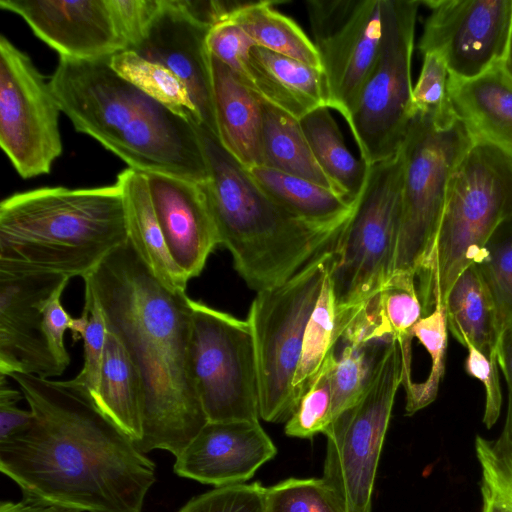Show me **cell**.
<instances>
[{
  "mask_svg": "<svg viewBox=\"0 0 512 512\" xmlns=\"http://www.w3.org/2000/svg\"><path fill=\"white\" fill-rule=\"evenodd\" d=\"M33 414L0 442V471L23 501L76 512H142L156 465L135 441L67 381L9 375Z\"/></svg>",
  "mask_w": 512,
  "mask_h": 512,
  "instance_id": "cell-1",
  "label": "cell"
},
{
  "mask_svg": "<svg viewBox=\"0 0 512 512\" xmlns=\"http://www.w3.org/2000/svg\"><path fill=\"white\" fill-rule=\"evenodd\" d=\"M83 280L141 377L138 448L177 457L207 423L189 366L191 298L159 281L129 240Z\"/></svg>",
  "mask_w": 512,
  "mask_h": 512,
  "instance_id": "cell-2",
  "label": "cell"
},
{
  "mask_svg": "<svg viewBox=\"0 0 512 512\" xmlns=\"http://www.w3.org/2000/svg\"><path fill=\"white\" fill-rule=\"evenodd\" d=\"M109 59L59 57L49 83L76 131L131 169L206 183L209 171L197 126L120 76Z\"/></svg>",
  "mask_w": 512,
  "mask_h": 512,
  "instance_id": "cell-3",
  "label": "cell"
},
{
  "mask_svg": "<svg viewBox=\"0 0 512 512\" xmlns=\"http://www.w3.org/2000/svg\"><path fill=\"white\" fill-rule=\"evenodd\" d=\"M209 178L204 183L220 245L256 292L277 286L332 248L349 218L301 219L278 204L205 127L197 126Z\"/></svg>",
  "mask_w": 512,
  "mask_h": 512,
  "instance_id": "cell-4",
  "label": "cell"
},
{
  "mask_svg": "<svg viewBox=\"0 0 512 512\" xmlns=\"http://www.w3.org/2000/svg\"><path fill=\"white\" fill-rule=\"evenodd\" d=\"M128 241L120 187H46L0 204V271L11 274H90Z\"/></svg>",
  "mask_w": 512,
  "mask_h": 512,
  "instance_id": "cell-5",
  "label": "cell"
},
{
  "mask_svg": "<svg viewBox=\"0 0 512 512\" xmlns=\"http://www.w3.org/2000/svg\"><path fill=\"white\" fill-rule=\"evenodd\" d=\"M512 219V156L476 140L454 169L433 247L416 274L423 316L474 264L495 229Z\"/></svg>",
  "mask_w": 512,
  "mask_h": 512,
  "instance_id": "cell-6",
  "label": "cell"
},
{
  "mask_svg": "<svg viewBox=\"0 0 512 512\" xmlns=\"http://www.w3.org/2000/svg\"><path fill=\"white\" fill-rule=\"evenodd\" d=\"M402 157L370 165L334 247L330 279L338 341L395 270L401 221Z\"/></svg>",
  "mask_w": 512,
  "mask_h": 512,
  "instance_id": "cell-7",
  "label": "cell"
},
{
  "mask_svg": "<svg viewBox=\"0 0 512 512\" xmlns=\"http://www.w3.org/2000/svg\"><path fill=\"white\" fill-rule=\"evenodd\" d=\"M475 141L454 115L415 113L399 149L402 157L401 221L395 272L417 274L435 242L450 177Z\"/></svg>",
  "mask_w": 512,
  "mask_h": 512,
  "instance_id": "cell-8",
  "label": "cell"
},
{
  "mask_svg": "<svg viewBox=\"0 0 512 512\" xmlns=\"http://www.w3.org/2000/svg\"><path fill=\"white\" fill-rule=\"evenodd\" d=\"M335 245L283 283L257 292L250 305L246 320L254 340L259 410L264 421H287L297 408L292 380L308 320L334 260Z\"/></svg>",
  "mask_w": 512,
  "mask_h": 512,
  "instance_id": "cell-9",
  "label": "cell"
},
{
  "mask_svg": "<svg viewBox=\"0 0 512 512\" xmlns=\"http://www.w3.org/2000/svg\"><path fill=\"white\" fill-rule=\"evenodd\" d=\"M421 1L382 0V36L375 63L347 124L367 165L396 155L413 117L411 65Z\"/></svg>",
  "mask_w": 512,
  "mask_h": 512,
  "instance_id": "cell-10",
  "label": "cell"
},
{
  "mask_svg": "<svg viewBox=\"0 0 512 512\" xmlns=\"http://www.w3.org/2000/svg\"><path fill=\"white\" fill-rule=\"evenodd\" d=\"M400 385L401 352L398 343L391 341L381 347L362 397L323 433L327 449L322 478L346 512H371L377 467Z\"/></svg>",
  "mask_w": 512,
  "mask_h": 512,
  "instance_id": "cell-11",
  "label": "cell"
},
{
  "mask_svg": "<svg viewBox=\"0 0 512 512\" xmlns=\"http://www.w3.org/2000/svg\"><path fill=\"white\" fill-rule=\"evenodd\" d=\"M189 366L207 422L259 420V378L247 320L191 299Z\"/></svg>",
  "mask_w": 512,
  "mask_h": 512,
  "instance_id": "cell-12",
  "label": "cell"
},
{
  "mask_svg": "<svg viewBox=\"0 0 512 512\" xmlns=\"http://www.w3.org/2000/svg\"><path fill=\"white\" fill-rule=\"evenodd\" d=\"M61 109L30 57L0 37V145L24 179L51 171L62 154Z\"/></svg>",
  "mask_w": 512,
  "mask_h": 512,
  "instance_id": "cell-13",
  "label": "cell"
},
{
  "mask_svg": "<svg viewBox=\"0 0 512 512\" xmlns=\"http://www.w3.org/2000/svg\"><path fill=\"white\" fill-rule=\"evenodd\" d=\"M305 5L330 109L347 122L378 55L382 0H308Z\"/></svg>",
  "mask_w": 512,
  "mask_h": 512,
  "instance_id": "cell-14",
  "label": "cell"
},
{
  "mask_svg": "<svg viewBox=\"0 0 512 512\" xmlns=\"http://www.w3.org/2000/svg\"><path fill=\"white\" fill-rule=\"evenodd\" d=\"M430 13L418 43L421 54L433 52L450 76L478 77L500 65L512 23V0L421 1Z\"/></svg>",
  "mask_w": 512,
  "mask_h": 512,
  "instance_id": "cell-15",
  "label": "cell"
},
{
  "mask_svg": "<svg viewBox=\"0 0 512 512\" xmlns=\"http://www.w3.org/2000/svg\"><path fill=\"white\" fill-rule=\"evenodd\" d=\"M69 280L52 273L0 271V375L22 372L49 379L64 372L47 345L43 311Z\"/></svg>",
  "mask_w": 512,
  "mask_h": 512,
  "instance_id": "cell-16",
  "label": "cell"
},
{
  "mask_svg": "<svg viewBox=\"0 0 512 512\" xmlns=\"http://www.w3.org/2000/svg\"><path fill=\"white\" fill-rule=\"evenodd\" d=\"M210 28L190 13L184 0H162L144 38L131 50L176 77L189 92L200 126L216 135L211 56L206 43Z\"/></svg>",
  "mask_w": 512,
  "mask_h": 512,
  "instance_id": "cell-17",
  "label": "cell"
},
{
  "mask_svg": "<svg viewBox=\"0 0 512 512\" xmlns=\"http://www.w3.org/2000/svg\"><path fill=\"white\" fill-rule=\"evenodd\" d=\"M0 6L19 15L60 57L98 60L128 49L108 0H0Z\"/></svg>",
  "mask_w": 512,
  "mask_h": 512,
  "instance_id": "cell-18",
  "label": "cell"
},
{
  "mask_svg": "<svg viewBox=\"0 0 512 512\" xmlns=\"http://www.w3.org/2000/svg\"><path fill=\"white\" fill-rule=\"evenodd\" d=\"M276 454L259 420L207 422L175 457L173 471L214 487L241 484Z\"/></svg>",
  "mask_w": 512,
  "mask_h": 512,
  "instance_id": "cell-19",
  "label": "cell"
},
{
  "mask_svg": "<svg viewBox=\"0 0 512 512\" xmlns=\"http://www.w3.org/2000/svg\"><path fill=\"white\" fill-rule=\"evenodd\" d=\"M145 175L174 262L188 280L198 277L209 255L220 245L204 183L163 174Z\"/></svg>",
  "mask_w": 512,
  "mask_h": 512,
  "instance_id": "cell-20",
  "label": "cell"
},
{
  "mask_svg": "<svg viewBox=\"0 0 512 512\" xmlns=\"http://www.w3.org/2000/svg\"><path fill=\"white\" fill-rule=\"evenodd\" d=\"M423 316L416 274L395 272L365 310L343 333L344 345L365 347L374 342L396 341L402 360V385L412 380V329Z\"/></svg>",
  "mask_w": 512,
  "mask_h": 512,
  "instance_id": "cell-21",
  "label": "cell"
},
{
  "mask_svg": "<svg viewBox=\"0 0 512 512\" xmlns=\"http://www.w3.org/2000/svg\"><path fill=\"white\" fill-rule=\"evenodd\" d=\"M243 84L299 120L318 108L330 109L321 69L259 46L251 50Z\"/></svg>",
  "mask_w": 512,
  "mask_h": 512,
  "instance_id": "cell-22",
  "label": "cell"
},
{
  "mask_svg": "<svg viewBox=\"0 0 512 512\" xmlns=\"http://www.w3.org/2000/svg\"><path fill=\"white\" fill-rule=\"evenodd\" d=\"M211 56L216 137L245 169L264 166L259 97Z\"/></svg>",
  "mask_w": 512,
  "mask_h": 512,
  "instance_id": "cell-23",
  "label": "cell"
},
{
  "mask_svg": "<svg viewBox=\"0 0 512 512\" xmlns=\"http://www.w3.org/2000/svg\"><path fill=\"white\" fill-rule=\"evenodd\" d=\"M449 95L456 115L474 139L512 156V80L500 65L469 80L450 76Z\"/></svg>",
  "mask_w": 512,
  "mask_h": 512,
  "instance_id": "cell-24",
  "label": "cell"
},
{
  "mask_svg": "<svg viewBox=\"0 0 512 512\" xmlns=\"http://www.w3.org/2000/svg\"><path fill=\"white\" fill-rule=\"evenodd\" d=\"M125 203L128 240L155 277L165 286L185 291L188 279L174 262L151 201L147 176L127 168L118 174Z\"/></svg>",
  "mask_w": 512,
  "mask_h": 512,
  "instance_id": "cell-25",
  "label": "cell"
},
{
  "mask_svg": "<svg viewBox=\"0 0 512 512\" xmlns=\"http://www.w3.org/2000/svg\"><path fill=\"white\" fill-rule=\"evenodd\" d=\"M444 308L447 327L457 341L475 347L498 365L501 330L494 303L475 264L455 280Z\"/></svg>",
  "mask_w": 512,
  "mask_h": 512,
  "instance_id": "cell-26",
  "label": "cell"
},
{
  "mask_svg": "<svg viewBox=\"0 0 512 512\" xmlns=\"http://www.w3.org/2000/svg\"><path fill=\"white\" fill-rule=\"evenodd\" d=\"M142 399L139 371L119 338L108 330L93 403L137 444L143 434Z\"/></svg>",
  "mask_w": 512,
  "mask_h": 512,
  "instance_id": "cell-27",
  "label": "cell"
},
{
  "mask_svg": "<svg viewBox=\"0 0 512 512\" xmlns=\"http://www.w3.org/2000/svg\"><path fill=\"white\" fill-rule=\"evenodd\" d=\"M260 103L264 166L336 191L317 163L299 119L262 99Z\"/></svg>",
  "mask_w": 512,
  "mask_h": 512,
  "instance_id": "cell-28",
  "label": "cell"
},
{
  "mask_svg": "<svg viewBox=\"0 0 512 512\" xmlns=\"http://www.w3.org/2000/svg\"><path fill=\"white\" fill-rule=\"evenodd\" d=\"M299 121L317 163L333 188L354 202L369 165L349 151L329 108H318Z\"/></svg>",
  "mask_w": 512,
  "mask_h": 512,
  "instance_id": "cell-29",
  "label": "cell"
},
{
  "mask_svg": "<svg viewBox=\"0 0 512 512\" xmlns=\"http://www.w3.org/2000/svg\"><path fill=\"white\" fill-rule=\"evenodd\" d=\"M257 183L283 208L311 222H333L351 216L354 202L309 180L266 166L248 170Z\"/></svg>",
  "mask_w": 512,
  "mask_h": 512,
  "instance_id": "cell-30",
  "label": "cell"
},
{
  "mask_svg": "<svg viewBox=\"0 0 512 512\" xmlns=\"http://www.w3.org/2000/svg\"><path fill=\"white\" fill-rule=\"evenodd\" d=\"M231 16L256 46L322 70L312 39L293 19L274 8V2H242Z\"/></svg>",
  "mask_w": 512,
  "mask_h": 512,
  "instance_id": "cell-31",
  "label": "cell"
},
{
  "mask_svg": "<svg viewBox=\"0 0 512 512\" xmlns=\"http://www.w3.org/2000/svg\"><path fill=\"white\" fill-rule=\"evenodd\" d=\"M330 269L325 276L320 295L308 320L300 359L292 380L294 395L298 403L323 368L326 360L335 353V346L338 342Z\"/></svg>",
  "mask_w": 512,
  "mask_h": 512,
  "instance_id": "cell-32",
  "label": "cell"
},
{
  "mask_svg": "<svg viewBox=\"0 0 512 512\" xmlns=\"http://www.w3.org/2000/svg\"><path fill=\"white\" fill-rule=\"evenodd\" d=\"M110 66L123 78L196 126L200 121L185 86L161 65L131 49L110 57Z\"/></svg>",
  "mask_w": 512,
  "mask_h": 512,
  "instance_id": "cell-33",
  "label": "cell"
},
{
  "mask_svg": "<svg viewBox=\"0 0 512 512\" xmlns=\"http://www.w3.org/2000/svg\"><path fill=\"white\" fill-rule=\"evenodd\" d=\"M474 264L492 298L502 333L512 325V219L495 229Z\"/></svg>",
  "mask_w": 512,
  "mask_h": 512,
  "instance_id": "cell-34",
  "label": "cell"
},
{
  "mask_svg": "<svg viewBox=\"0 0 512 512\" xmlns=\"http://www.w3.org/2000/svg\"><path fill=\"white\" fill-rule=\"evenodd\" d=\"M412 334L413 338H417L430 355L431 367L424 381L413 382L405 390L407 415H413L431 404L438 394L439 385L444 375L448 341L445 308L436 306L429 314L422 316L413 327Z\"/></svg>",
  "mask_w": 512,
  "mask_h": 512,
  "instance_id": "cell-35",
  "label": "cell"
},
{
  "mask_svg": "<svg viewBox=\"0 0 512 512\" xmlns=\"http://www.w3.org/2000/svg\"><path fill=\"white\" fill-rule=\"evenodd\" d=\"M264 512H346L323 478H288L266 487Z\"/></svg>",
  "mask_w": 512,
  "mask_h": 512,
  "instance_id": "cell-36",
  "label": "cell"
},
{
  "mask_svg": "<svg viewBox=\"0 0 512 512\" xmlns=\"http://www.w3.org/2000/svg\"><path fill=\"white\" fill-rule=\"evenodd\" d=\"M369 346L344 345L341 353L332 359V421L355 405L369 384L379 353L370 354Z\"/></svg>",
  "mask_w": 512,
  "mask_h": 512,
  "instance_id": "cell-37",
  "label": "cell"
},
{
  "mask_svg": "<svg viewBox=\"0 0 512 512\" xmlns=\"http://www.w3.org/2000/svg\"><path fill=\"white\" fill-rule=\"evenodd\" d=\"M333 353L325 362L308 390L301 397L297 408L286 421L285 434L309 439L324 433L332 422V387L330 369Z\"/></svg>",
  "mask_w": 512,
  "mask_h": 512,
  "instance_id": "cell-38",
  "label": "cell"
},
{
  "mask_svg": "<svg viewBox=\"0 0 512 512\" xmlns=\"http://www.w3.org/2000/svg\"><path fill=\"white\" fill-rule=\"evenodd\" d=\"M84 300L83 311L89 317L88 326L82 338L84 363L81 371L67 382L84 392L93 401L100 382L108 329L97 298L86 283H84Z\"/></svg>",
  "mask_w": 512,
  "mask_h": 512,
  "instance_id": "cell-39",
  "label": "cell"
},
{
  "mask_svg": "<svg viewBox=\"0 0 512 512\" xmlns=\"http://www.w3.org/2000/svg\"><path fill=\"white\" fill-rule=\"evenodd\" d=\"M422 56L421 71L412 89L413 114H428L438 119L456 115L449 95L450 73L444 60L433 52Z\"/></svg>",
  "mask_w": 512,
  "mask_h": 512,
  "instance_id": "cell-40",
  "label": "cell"
},
{
  "mask_svg": "<svg viewBox=\"0 0 512 512\" xmlns=\"http://www.w3.org/2000/svg\"><path fill=\"white\" fill-rule=\"evenodd\" d=\"M260 482L215 487L189 499L178 512H264Z\"/></svg>",
  "mask_w": 512,
  "mask_h": 512,
  "instance_id": "cell-41",
  "label": "cell"
},
{
  "mask_svg": "<svg viewBox=\"0 0 512 512\" xmlns=\"http://www.w3.org/2000/svg\"><path fill=\"white\" fill-rule=\"evenodd\" d=\"M232 13L210 28L206 43L210 55L223 62L243 83L250 53L256 44L232 18Z\"/></svg>",
  "mask_w": 512,
  "mask_h": 512,
  "instance_id": "cell-42",
  "label": "cell"
},
{
  "mask_svg": "<svg viewBox=\"0 0 512 512\" xmlns=\"http://www.w3.org/2000/svg\"><path fill=\"white\" fill-rule=\"evenodd\" d=\"M497 356L506 379L508 405L502 433L495 442L487 441V447L497 471L512 484V325L500 335Z\"/></svg>",
  "mask_w": 512,
  "mask_h": 512,
  "instance_id": "cell-43",
  "label": "cell"
},
{
  "mask_svg": "<svg viewBox=\"0 0 512 512\" xmlns=\"http://www.w3.org/2000/svg\"><path fill=\"white\" fill-rule=\"evenodd\" d=\"M128 49L138 45L159 12L162 0H108Z\"/></svg>",
  "mask_w": 512,
  "mask_h": 512,
  "instance_id": "cell-44",
  "label": "cell"
},
{
  "mask_svg": "<svg viewBox=\"0 0 512 512\" xmlns=\"http://www.w3.org/2000/svg\"><path fill=\"white\" fill-rule=\"evenodd\" d=\"M468 355L465 360V370L468 375L483 383L486 393L483 423L489 429L499 418L502 393L499 381V366L492 363L475 347H466Z\"/></svg>",
  "mask_w": 512,
  "mask_h": 512,
  "instance_id": "cell-45",
  "label": "cell"
},
{
  "mask_svg": "<svg viewBox=\"0 0 512 512\" xmlns=\"http://www.w3.org/2000/svg\"><path fill=\"white\" fill-rule=\"evenodd\" d=\"M477 457L482 469V512H512V484L495 468L484 445V438L475 440Z\"/></svg>",
  "mask_w": 512,
  "mask_h": 512,
  "instance_id": "cell-46",
  "label": "cell"
},
{
  "mask_svg": "<svg viewBox=\"0 0 512 512\" xmlns=\"http://www.w3.org/2000/svg\"><path fill=\"white\" fill-rule=\"evenodd\" d=\"M65 288L60 289L48 302L43 311V332L47 345L65 371L70 363V356L65 348L64 334L69 329L72 317L61 304V295Z\"/></svg>",
  "mask_w": 512,
  "mask_h": 512,
  "instance_id": "cell-47",
  "label": "cell"
},
{
  "mask_svg": "<svg viewBox=\"0 0 512 512\" xmlns=\"http://www.w3.org/2000/svg\"><path fill=\"white\" fill-rule=\"evenodd\" d=\"M6 378L0 375V442L22 433L33 421L31 410L18 406L23 393L9 386Z\"/></svg>",
  "mask_w": 512,
  "mask_h": 512,
  "instance_id": "cell-48",
  "label": "cell"
},
{
  "mask_svg": "<svg viewBox=\"0 0 512 512\" xmlns=\"http://www.w3.org/2000/svg\"><path fill=\"white\" fill-rule=\"evenodd\" d=\"M0 512H76L70 510H63L53 507H45L40 505H35L31 503H27L23 500L19 501H11L6 500L2 501L0 504Z\"/></svg>",
  "mask_w": 512,
  "mask_h": 512,
  "instance_id": "cell-49",
  "label": "cell"
},
{
  "mask_svg": "<svg viewBox=\"0 0 512 512\" xmlns=\"http://www.w3.org/2000/svg\"><path fill=\"white\" fill-rule=\"evenodd\" d=\"M89 317L88 314L83 311L82 315L78 318H73L69 327L74 341H78L83 338L87 326Z\"/></svg>",
  "mask_w": 512,
  "mask_h": 512,
  "instance_id": "cell-50",
  "label": "cell"
},
{
  "mask_svg": "<svg viewBox=\"0 0 512 512\" xmlns=\"http://www.w3.org/2000/svg\"><path fill=\"white\" fill-rule=\"evenodd\" d=\"M500 67L505 72V74L512 80V23L507 48L504 57L500 63Z\"/></svg>",
  "mask_w": 512,
  "mask_h": 512,
  "instance_id": "cell-51",
  "label": "cell"
}]
</instances>
